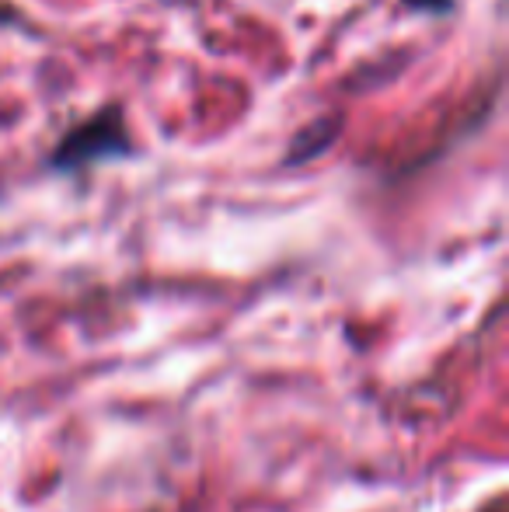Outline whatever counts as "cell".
<instances>
[{
    "instance_id": "cell-1",
    "label": "cell",
    "mask_w": 509,
    "mask_h": 512,
    "mask_svg": "<svg viewBox=\"0 0 509 512\" xmlns=\"http://www.w3.org/2000/svg\"><path fill=\"white\" fill-rule=\"evenodd\" d=\"M129 154V133L123 126V112L119 108H105L95 119L81 122L67 140H60V147L53 150V168L74 171L84 164L105 161V157Z\"/></svg>"
},
{
    "instance_id": "cell-2",
    "label": "cell",
    "mask_w": 509,
    "mask_h": 512,
    "mask_svg": "<svg viewBox=\"0 0 509 512\" xmlns=\"http://www.w3.org/2000/svg\"><path fill=\"white\" fill-rule=\"evenodd\" d=\"M408 7H415V11H447L450 0H405Z\"/></svg>"
}]
</instances>
